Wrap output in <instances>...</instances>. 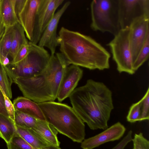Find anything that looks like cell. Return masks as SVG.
I'll return each instance as SVG.
<instances>
[{
	"instance_id": "cell-1",
	"label": "cell",
	"mask_w": 149,
	"mask_h": 149,
	"mask_svg": "<svg viewBox=\"0 0 149 149\" xmlns=\"http://www.w3.org/2000/svg\"><path fill=\"white\" fill-rule=\"evenodd\" d=\"M74 110L89 128L105 130L113 109L111 91L103 83L91 79L76 88L69 97Z\"/></svg>"
},
{
	"instance_id": "cell-2",
	"label": "cell",
	"mask_w": 149,
	"mask_h": 149,
	"mask_svg": "<svg viewBox=\"0 0 149 149\" xmlns=\"http://www.w3.org/2000/svg\"><path fill=\"white\" fill-rule=\"evenodd\" d=\"M57 41L60 53L69 65L90 70H103L109 68L110 54L90 36L62 27Z\"/></svg>"
},
{
	"instance_id": "cell-3",
	"label": "cell",
	"mask_w": 149,
	"mask_h": 149,
	"mask_svg": "<svg viewBox=\"0 0 149 149\" xmlns=\"http://www.w3.org/2000/svg\"><path fill=\"white\" fill-rule=\"evenodd\" d=\"M70 65L61 53L50 54L48 65L40 74L28 78L18 77L16 84L24 96L39 103L54 101L65 70Z\"/></svg>"
},
{
	"instance_id": "cell-4",
	"label": "cell",
	"mask_w": 149,
	"mask_h": 149,
	"mask_svg": "<svg viewBox=\"0 0 149 149\" xmlns=\"http://www.w3.org/2000/svg\"><path fill=\"white\" fill-rule=\"evenodd\" d=\"M46 121L60 133L81 143L86 135L84 123L72 107L54 101L38 103Z\"/></svg>"
},
{
	"instance_id": "cell-5",
	"label": "cell",
	"mask_w": 149,
	"mask_h": 149,
	"mask_svg": "<svg viewBox=\"0 0 149 149\" xmlns=\"http://www.w3.org/2000/svg\"><path fill=\"white\" fill-rule=\"evenodd\" d=\"M29 53L22 60L14 64L4 66L7 73L13 83L18 77L28 78L38 75L46 68L50 55L44 47L29 42Z\"/></svg>"
},
{
	"instance_id": "cell-6",
	"label": "cell",
	"mask_w": 149,
	"mask_h": 149,
	"mask_svg": "<svg viewBox=\"0 0 149 149\" xmlns=\"http://www.w3.org/2000/svg\"><path fill=\"white\" fill-rule=\"evenodd\" d=\"M91 27L93 31L108 32L114 36L121 29L118 0H94L90 5Z\"/></svg>"
},
{
	"instance_id": "cell-7",
	"label": "cell",
	"mask_w": 149,
	"mask_h": 149,
	"mask_svg": "<svg viewBox=\"0 0 149 149\" xmlns=\"http://www.w3.org/2000/svg\"><path fill=\"white\" fill-rule=\"evenodd\" d=\"M129 27L121 29L107 45L110 49L118 71L120 73L124 72L133 74L135 71L133 67L129 41Z\"/></svg>"
},
{
	"instance_id": "cell-8",
	"label": "cell",
	"mask_w": 149,
	"mask_h": 149,
	"mask_svg": "<svg viewBox=\"0 0 149 149\" xmlns=\"http://www.w3.org/2000/svg\"><path fill=\"white\" fill-rule=\"evenodd\" d=\"M118 13L121 29L129 27L137 19L149 17V0H118Z\"/></svg>"
},
{
	"instance_id": "cell-9",
	"label": "cell",
	"mask_w": 149,
	"mask_h": 149,
	"mask_svg": "<svg viewBox=\"0 0 149 149\" xmlns=\"http://www.w3.org/2000/svg\"><path fill=\"white\" fill-rule=\"evenodd\" d=\"M64 1L63 0H41L38 11L33 38L30 42L35 44L38 43L56 10Z\"/></svg>"
},
{
	"instance_id": "cell-10",
	"label": "cell",
	"mask_w": 149,
	"mask_h": 149,
	"mask_svg": "<svg viewBox=\"0 0 149 149\" xmlns=\"http://www.w3.org/2000/svg\"><path fill=\"white\" fill-rule=\"evenodd\" d=\"M149 17H143L134 21L130 26L129 41L133 63L149 35Z\"/></svg>"
},
{
	"instance_id": "cell-11",
	"label": "cell",
	"mask_w": 149,
	"mask_h": 149,
	"mask_svg": "<svg viewBox=\"0 0 149 149\" xmlns=\"http://www.w3.org/2000/svg\"><path fill=\"white\" fill-rule=\"evenodd\" d=\"M126 129L118 122L100 133L84 139L81 143L83 149H93L107 142L117 140L124 134Z\"/></svg>"
},
{
	"instance_id": "cell-12",
	"label": "cell",
	"mask_w": 149,
	"mask_h": 149,
	"mask_svg": "<svg viewBox=\"0 0 149 149\" xmlns=\"http://www.w3.org/2000/svg\"><path fill=\"white\" fill-rule=\"evenodd\" d=\"M71 2L68 1L55 13L53 17L46 27L38 42L40 47L48 48L51 54H55L56 47L58 45L57 29L58 22L62 15L70 5Z\"/></svg>"
},
{
	"instance_id": "cell-13",
	"label": "cell",
	"mask_w": 149,
	"mask_h": 149,
	"mask_svg": "<svg viewBox=\"0 0 149 149\" xmlns=\"http://www.w3.org/2000/svg\"><path fill=\"white\" fill-rule=\"evenodd\" d=\"M83 70L77 65H71L67 67L59 86L57 99L60 102L69 97L76 88L82 77Z\"/></svg>"
},
{
	"instance_id": "cell-14",
	"label": "cell",
	"mask_w": 149,
	"mask_h": 149,
	"mask_svg": "<svg viewBox=\"0 0 149 149\" xmlns=\"http://www.w3.org/2000/svg\"><path fill=\"white\" fill-rule=\"evenodd\" d=\"M41 0H26L18 18L27 38L32 39L38 10Z\"/></svg>"
},
{
	"instance_id": "cell-15",
	"label": "cell",
	"mask_w": 149,
	"mask_h": 149,
	"mask_svg": "<svg viewBox=\"0 0 149 149\" xmlns=\"http://www.w3.org/2000/svg\"><path fill=\"white\" fill-rule=\"evenodd\" d=\"M16 125L17 134L34 148L36 149H61L60 146L49 143L33 129Z\"/></svg>"
},
{
	"instance_id": "cell-16",
	"label": "cell",
	"mask_w": 149,
	"mask_h": 149,
	"mask_svg": "<svg viewBox=\"0 0 149 149\" xmlns=\"http://www.w3.org/2000/svg\"><path fill=\"white\" fill-rule=\"evenodd\" d=\"M13 104L15 110L37 119L46 120L38 103L24 97H19L13 100Z\"/></svg>"
},
{
	"instance_id": "cell-17",
	"label": "cell",
	"mask_w": 149,
	"mask_h": 149,
	"mask_svg": "<svg viewBox=\"0 0 149 149\" xmlns=\"http://www.w3.org/2000/svg\"><path fill=\"white\" fill-rule=\"evenodd\" d=\"M32 129L50 143L60 146V143L57 136L58 131L46 121L37 119L35 126Z\"/></svg>"
},
{
	"instance_id": "cell-18",
	"label": "cell",
	"mask_w": 149,
	"mask_h": 149,
	"mask_svg": "<svg viewBox=\"0 0 149 149\" xmlns=\"http://www.w3.org/2000/svg\"><path fill=\"white\" fill-rule=\"evenodd\" d=\"M0 13L5 27L13 26L19 22L15 10L14 0H1Z\"/></svg>"
},
{
	"instance_id": "cell-19",
	"label": "cell",
	"mask_w": 149,
	"mask_h": 149,
	"mask_svg": "<svg viewBox=\"0 0 149 149\" xmlns=\"http://www.w3.org/2000/svg\"><path fill=\"white\" fill-rule=\"evenodd\" d=\"M22 27L19 22L13 26V33L10 50L9 54L13 60L24 45L28 43Z\"/></svg>"
},
{
	"instance_id": "cell-20",
	"label": "cell",
	"mask_w": 149,
	"mask_h": 149,
	"mask_svg": "<svg viewBox=\"0 0 149 149\" xmlns=\"http://www.w3.org/2000/svg\"><path fill=\"white\" fill-rule=\"evenodd\" d=\"M13 26L5 27L4 32L0 39V62L4 66L10 64L8 57L10 50Z\"/></svg>"
},
{
	"instance_id": "cell-21",
	"label": "cell",
	"mask_w": 149,
	"mask_h": 149,
	"mask_svg": "<svg viewBox=\"0 0 149 149\" xmlns=\"http://www.w3.org/2000/svg\"><path fill=\"white\" fill-rule=\"evenodd\" d=\"M17 132L14 122L9 117L0 113V137L7 144Z\"/></svg>"
},
{
	"instance_id": "cell-22",
	"label": "cell",
	"mask_w": 149,
	"mask_h": 149,
	"mask_svg": "<svg viewBox=\"0 0 149 149\" xmlns=\"http://www.w3.org/2000/svg\"><path fill=\"white\" fill-rule=\"evenodd\" d=\"M37 119L18 111L15 110L14 122L16 125L33 129Z\"/></svg>"
},
{
	"instance_id": "cell-23",
	"label": "cell",
	"mask_w": 149,
	"mask_h": 149,
	"mask_svg": "<svg viewBox=\"0 0 149 149\" xmlns=\"http://www.w3.org/2000/svg\"><path fill=\"white\" fill-rule=\"evenodd\" d=\"M13 82L9 77L5 67L0 62V86L10 99L12 98L11 85Z\"/></svg>"
},
{
	"instance_id": "cell-24",
	"label": "cell",
	"mask_w": 149,
	"mask_h": 149,
	"mask_svg": "<svg viewBox=\"0 0 149 149\" xmlns=\"http://www.w3.org/2000/svg\"><path fill=\"white\" fill-rule=\"evenodd\" d=\"M149 53V35L147 36L143 47L133 63V69L135 71L148 59Z\"/></svg>"
},
{
	"instance_id": "cell-25",
	"label": "cell",
	"mask_w": 149,
	"mask_h": 149,
	"mask_svg": "<svg viewBox=\"0 0 149 149\" xmlns=\"http://www.w3.org/2000/svg\"><path fill=\"white\" fill-rule=\"evenodd\" d=\"M8 149H36L27 142L17 132L7 144Z\"/></svg>"
},
{
	"instance_id": "cell-26",
	"label": "cell",
	"mask_w": 149,
	"mask_h": 149,
	"mask_svg": "<svg viewBox=\"0 0 149 149\" xmlns=\"http://www.w3.org/2000/svg\"><path fill=\"white\" fill-rule=\"evenodd\" d=\"M141 104L140 100L132 105L127 116V120L131 123L140 121Z\"/></svg>"
},
{
	"instance_id": "cell-27",
	"label": "cell",
	"mask_w": 149,
	"mask_h": 149,
	"mask_svg": "<svg viewBox=\"0 0 149 149\" xmlns=\"http://www.w3.org/2000/svg\"><path fill=\"white\" fill-rule=\"evenodd\" d=\"M132 141L133 149H149V141L141 132L135 134Z\"/></svg>"
},
{
	"instance_id": "cell-28",
	"label": "cell",
	"mask_w": 149,
	"mask_h": 149,
	"mask_svg": "<svg viewBox=\"0 0 149 149\" xmlns=\"http://www.w3.org/2000/svg\"><path fill=\"white\" fill-rule=\"evenodd\" d=\"M141 104L140 121L148 120L149 118V88L140 100Z\"/></svg>"
},
{
	"instance_id": "cell-29",
	"label": "cell",
	"mask_w": 149,
	"mask_h": 149,
	"mask_svg": "<svg viewBox=\"0 0 149 149\" xmlns=\"http://www.w3.org/2000/svg\"><path fill=\"white\" fill-rule=\"evenodd\" d=\"M29 49V42L23 45L18 51L14 58L10 61V63L15 64L22 60L27 55Z\"/></svg>"
},
{
	"instance_id": "cell-30",
	"label": "cell",
	"mask_w": 149,
	"mask_h": 149,
	"mask_svg": "<svg viewBox=\"0 0 149 149\" xmlns=\"http://www.w3.org/2000/svg\"><path fill=\"white\" fill-rule=\"evenodd\" d=\"M0 88L3 95L5 107L9 118L14 122L15 110L13 104L10 99L6 95L0 86Z\"/></svg>"
},
{
	"instance_id": "cell-31",
	"label": "cell",
	"mask_w": 149,
	"mask_h": 149,
	"mask_svg": "<svg viewBox=\"0 0 149 149\" xmlns=\"http://www.w3.org/2000/svg\"><path fill=\"white\" fill-rule=\"evenodd\" d=\"M132 131L130 130L121 140L111 149H124L127 144L132 141Z\"/></svg>"
},
{
	"instance_id": "cell-32",
	"label": "cell",
	"mask_w": 149,
	"mask_h": 149,
	"mask_svg": "<svg viewBox=\"0 0 149 149\" xmlns=\"http://www.w3.org/2000/svg\"><path fill=\"white\" fill-rule=\"evenodd\" d=\"M26 1V0H14V8L17 18L19 14L24 7Z\"/></svg>"
},
{
	"instance_id": "cell-33",
	"label": "cell",
	"mask_w": 149,
	"mask_h": 149,
	"mask_svg": "<svg viewBox=\"0 0 149 149\" xmlns=\"http://www.w3.org/2000/svg\"><path fill=\"white\" fill-rule=\"evenodd\" d=\"M0 113L9 117L6 109L3 95L0 88Z\"/></svg>"
},
{
	"instance_id": "cell-34",
	"label": "cell",
	"mask_w": 149,
	"mask_h": 149,
	"mask_svg": "<svg viewBox=\"0 0 149 149\" xmlns=\"http://www.w3.org/2000/svg\"><path fill=\"white\" fill-rule=\"evenodd\" d=\"M5 27L2 21L0 13V39L3 35L5 31Z\"/></svg>"
},
{
	"instance_id": "cell-35",
	"label": "cell",
	"mask_w": 149,
	"mask_h": 149,
	"mask_svg": "<svg viewBox=\"0 0 149 149\" xmlns=\"http://www.w3.org/2000/svg\"><path fill=\"white\" fill-rule=\"evenodd\" d=\"M0 1H1V0H0Z\"/></svg>"
}]
</instances>
